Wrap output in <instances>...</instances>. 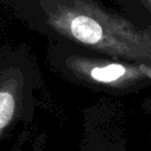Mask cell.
<instances>
[{"mask_svg": "<svg viewBox=\"0 0 151 151\" xmlns=\"http://www.w3.org/2000/svg\"><path fill=\"white\" fill-rule=\"evenodd\" d=\"M70 29L77 40L86 44H97L103 37L100 25L86 15L74 17L70 22Z\"/></svg>", "mask_w": 151, "mask_h": 151, "instance_id": "cell-1", "label": "cell"}, {"mask_svg": "<svg viewBox=\"0 0 151 151\" xmlns=\"http://www.w3.org/2000/svg\"><path fill=\"white\" fill-rule=\"evenodd\" d=\"M127 68L120 64H109L105 66H96L90 70V77L99 83H114L123 78Z\"/></svg>", "mask_w": 151, "mask_h": 151, "instance_id": "cell-2", "label": "cell"}]
</instances>
